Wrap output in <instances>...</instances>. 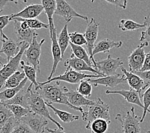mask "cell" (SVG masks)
Here are the masks:
<instances>
[{
  "instance_id": "obj_15",
  "label": "cell",
  "mask_w": 150,
  "mask_h": 133,
  "mask_svg": "<svg viewBox=\"0 0 150 133\" xmlns=\"http://www.w3.org/2000/svg\"><path fill=\"white\" fill-rule=\"evenodd\" d=\"M64 66L67 68H71L74 70L81 72L82 71H88L94 73L95 75H100V76L105 77L103 74L98 71L93 67H90L84 60L78 58L74 54H71L69 59H67L64 62Z\"/></svg>"
},
{
  "instance_id": "obj_47",
  "label": "cell",
  "mask_w": 150,
  "mask_h": 133,
  "mask_svg": "<svg viewBox=\"0 0 150 133\" xmlns=\"http://www.w3.org/2000/svg\"><path fill=\"white\" fill-rule=\"evenodd\" d=\"M45 129L47 132H49L50 133H66L64 132L63 129H59V128L52 129H50L49 127H46Z\"/></svg>"
},
{
  "instance_id": "obj_12",
  "label": "cell",
  "mask_w": 150,
  "mask_h": 133,
  "mask_svg": "<svg viewBox=\"0 0 150 133\" xmlns=\"http://www.w3.org/2000/svg\"><path fill=\"white\" fill-rule=\"evenodd\" d=\"M50 39L52 40V52L53 55V63L52 71H51L50 76L47 77V80H50L53 77L54 74L56 72L58 65L63 60V57L62 56V51H61L60 47L59 45V43H58V35L55 27L52 29H50Z\"/></svg>"
},
{
  "instance_id": "obj_13",
  "label": "cell",
  "mask_w": 150,
  "mask_h": 133,
  "mask_svg": "<svg viewBox=\"0 0 150 133\" xmlns=\"http://www.w3.org/2000/svg\"><path fill=\"white\" fill-rule=\"evenodd\" d=\"M21 120L26 123L35 133H40L45 130L46 126L48 124L46 118L32 111L23 117Z\"/></svg>"
},
{
  "instance_id": "obj_16",
  "label": "cell",
  "mask_w": 150,
  "mask_h": 133,
  "mask_svg": "<svg viewBox=\"0 0 150 133\" xmlns=\"http://www.w3.org/2000/svg\"><path fill=\"white\" fill-rule=\"evenodd\" d=\"M121 70L125 76L127 83L130 87V88L137 91L140 95L141 98H142L143 91L145 90L148 87L146 86L144 81L142 78L135 73H133L130 71H128L123 67H121Z\"/></svg>"
},
{
  "instance_id": "obj_45",
  "label": "cell",
  "mask_w": 150,
  "mask_h": 133,
  "mask_svg": "<svg viewBox=\"0 0 150 133\" xmlns=\"http://www.w3.org/2000/svg\"><path fill=\"white\" fill-rule=\"evenodd\" d=\"M148 70H150V52L146 54L144 65H143L142 69L141 70V72Z\"/></svg>"
},
{
  "instance_id": "obj_35",
  "label": "cell",
  "mask_w": 150,
  "mask_h": 133,
  "mask_svg": "<svg viewBox=\"0 0 150 133\" xmlns=\"http://www.w3.org/2000/svg\"><path fill=\"white\" fill-rule=\"evenodd\" d=\"M12 116H13L12 113L6 106L0 101V130Z\"/></svg>"
},
{
  "instance_id": "obj_40",
  "label": "cell",
  "mask_w": 150,
  "mask_h": 133,
  "mask_svg": "<svg viewBox=\"0 0 150 133\" xmlns=\"http://www.w3.org/2000/svg\"><path fill=\"white\" fill-rule=\"evenodd\" d=\"M19 120H16L15 117L12 116L9 118V120L6 122L4 126L0 130V133H12L13 129L16 127Z\"/></svg>"
},
{
  "instance_id": "obj_42",
  "label": "cell",
  "mask_w": 150,
  "mask_h": 133,
  "mask_svg": "<svg viewBox=\"0 0 150 133\" xmlns=\"http://www.w3.org/2000/svg\"><path fill=\"white\" fill-rule=\"evenodd\" d=\"M12 133H35L27 125L26 123L22 120H19L16 127L13 129Z\"/></svg>"
},
{
  "instance_id": "obj_51",
  "label": "cell",
  "mask_w": 150,
  "mask_h": 133,
  "mask_svg": "<svg viewBox=\"0 0 150 133\" xmlns=\"http://www.w3.org/2000/svg\"><path fill=\"white\" fill-rule=\"evenodd\" d=\"M113 133H118V132H117V131H114V132H113Z\"/></svg>"
},
{
  "instance_id": "obj_52",
  "label": "cell",
  "mask_w": 150,
  "mask_h": 133,
  "mask_svg": "<svg viewBox=\"0 0 150 133\" xmlns=\"http://www.w3.org/2000/svg\"><path fill=\"white\" fill-rule=\"evenodd\" d=\"M91 2L92 3H94V0H91Z\"/></svg>"
},
{
  "instance_id": "obj_30",
  "label": "cell",
  "mask_w": 150,
  "mask_h": 133,
  "mask_svg": "<svg viewBox=\"0 0 150 133\" xmlns=\"http://www.w3.org/2000/svg\"><path fill=\"white\" fill-rule=\"evenodd\" d=\"M26 77V75L24 72L17 71L16 72L13 74L8 78L3 88L4 89H7V88H12L18 87Z\"/></svg>"
},
{
  "instance_id": "obj_14",
  "label": "cell",
  "mask_w": 150,
  "mask_h": 133,
  "mask_svg": "<svg viewBox=\"0 0 150 133\" xmlns=\"http://www.w3.org/2000/svg\"><path fill=\"white\" fill-rule=\"evenodd\" d=\"M88 81L91 84H93L94 87H98V85H103L105 87L115 88L119 84L127 83V80L125 75L119 74L113 75V76L94 78V79L91 78V79H88Z\"/></svg>"
},
{
  "instance_id": "obj_9",
  "label": "cell",
  "mask_w": 150,
  "mask_h": 133,
  "mask_svg": "<svg viewBox=\"0 0 150 133\" xmlns=\"http://www.w3.org/2000/svg\"><path fill=\"white\" fill-rule=\"evenodd\" d=\"M99 27H100V23L97 22L96 19L91 18L90 21L87 23L86 32L83 33L87 40L86 46L87 48V52L89 54L91 59L94 64V69L96 70L97 68V64L96 60L94 59V58L93 56V51L95 46V42H96L98 38Z\"/></svg>"
},
{
  "instance_id": "obj_53",
  "label": "cell",
  "mask_w": 150,
  "mask_h": 133,
  "mask_svg": "<svg viewBox=\"0 0 150 133\" xmlns=\"http://www.w3.org/2000/svg\"><path fill=\"white\" fill-rule=\"evenodd\" d=\"M44 131H45V130H44L43 131H42L41 132H40V133H44Z\"/></svg>"
},
{
  "instance_id": "obj_21",
  "label": "cell",
  "mask_w": 150,
  "mask_h": 133,
  "mask_svg": "<svg viewBox=\"0 0 150 133\" xmlns=\"http://www.w3.org/2000/svg\"><path fill=\"white\" fill-rule=\"evenodd\" d=\"M66 95L69 103L77 108H81L82 106L88 107L95 103V101L89 100L85 97L78 93L77 90H69L67 92Z\"/></svg>"
},
{
  "instance_id": "obj_22",
  "label": "cell",
  "mask_w": 150,
  "mask_h": 133,
  "mask_svg": "<svg viewBox=\"0 0 150 133\" xmlns=\"http://www.w3.org/2000/svg\"><path fill=\"white\" fill-rule=\"evenodd\" d=\"M122 46V42L121 41L115 42V41L112 40L108 39L101 40L96 44H95V46L93 51V56L94 57L96 54L100 53H108L112 49L119 48Z\"/></svg>"
},
{
  "instance_id": "obj_5",
  "label": "cell",
  "mask_w": 150,
  "mask_h": 133,
  "mask_svg": "<svg viewBox=\"0 0 150 133\" xmlns=\"http://www.w3.org/2000/svg\"><path fill=\"white\" fill-rule=\"evenodd\" d=\"M115 118L120 122L124 133H141L140 123H141V117L135 113L134 107H132L127 112L125 117L119 113L116 115Z\"/></svg>"
},
{
  "instance_id": "obj_27",
  "label": "cell",
  "mask_w": 150,
  "mask_h": 133,
  "mask_svg": "<svg viewBox=\"0 0 150 133\" xmlns=\"http://www.w3.org/2000/svg\"><path fill=\"white\" fill-rule=\"evenodd\" d=\"M28 80V78L26 77L18 87L12 88L4 89L3 91H0V101L5 102V101L12 99L17 94H18L19 92L23 89V88H25Z\"/></svg>"
},
{
  "instance_id": "obj_19",
  "label": "cell",
  "mask_w": 150,
  "mask_h": 133,
  "mask_svg": "<svg viewBox=\"0 0 150 133\" xmlns=\"http://www.w3.org/2000/svg\"><path fill=\"white\" fill-rule=\"evenodd\" d=\"M106 94H119L121 95L127 101L128 103L135 104L141 108L144 109V105L141 101V97L137 91L133 90L132 88L127 90H106L105 91Z\"/></svg>"
},
{
  "instance_id": "obj_34",
  "label": "cell",
  "mask_w": 150,
  "mask_h": 133,
  "mask_svg": "<svg viewBox=\"0 0 150 133\" xmlns=\"http://www.w3.org/2000/svg\"><path fill=\"white\" fill-rule=\"evenodd\" d=\"M92 90H93V86L88 81V79L81 81L77 88V91L78 93L87 99L91 96Z\"/></svg>"
},
{
  "instance_id": "obj_28",
  "label": "cell",
  "mask_w": 150,
  "mask_h": 133,
  "mask_svg": "<svg viewBox=\"0 0 150 133\" xmlns=\"http://www.w3.org/2000/svg\"><path fill=\"white\" fill-rule=\"evenodd\" d=\"M57 40L61 51H62V56L64 58L67 47L70 45V39L69 33H68L67 23L63 27L59 35L57 36Z\"/></svg>"
},
{
  "instance_id": "obj_17",
  "label": "cell",
  "mask_w": 150,
  "mask_h": 133,
  "mask_svg": "<svg viewBox=\"0 0 150 133\" xmlns=\"http://www.w3.org/2000/svg\"><path fill=\"white\" fill-rule=\"evenodd\" d=\"M2 41V47L0 53L5 54L6 60L9 61L13 57L18 55L21 51L23 42H19L11 38L1 39Z\"/></svg>"
},
{
  "instance_id": "obj_11",
  "label": "cell",
  "mask_w": 150,
  "mask_h": 133,
  "mask_svg": "<svg viewBox=\"0 0 150 133\" xmlns=\"http://www.w3.org/2000/svg\"><path fill=\"white\" fill-rule=\"evenodd\" d=\"M57 8L54 14L60 15L64 19L66 23H69L74 18L83 19L88 23V19L87 16L82 15L78 13L66 0H56Z\"/></svg>"
},
{
  "instance_id": "obj_20",
  "label": "cell",
  "mask_w": 150,
  "mask_h": 133,
  "mask_svg": "<svg viewBox=\"0 0 150 133\" xmlns=\"http://www.w3.org/2000/svg\"><path fill=\"white\" fill-rule=\"evenodd\" d=\"M14 25L15 33L18 38L19 42H26L29 44L32 43L33 37L37 35L35 30L29 28L28 30H23L20 26V22L16 19H12Z\"/></svg>"
},
{
  "instance_id": "obj_3",
  "label": "cell",
  "mask_w": 150,
  "mask_h": 133,
  "mask_svg": "<svg viewBox=\"0 0 150 133\" xmlns=\"http://www.w3.org/2000/svg\"><path fill=\"white\" fill-rule=\"evenodd\" d=\"M109 106L105 103L100 98L95 101L94 104L88 107V110L82 113V120L87 123L93 122L98 118H102L108 122L110 121L109 113Z\"/></svg>"
},
{
  "instance_id": "obj_44",
  "label": "cell",
  "mask_w": 150,
  "mask_h": 133,
  "mask_svg": "<svg viewBox=\"0 0 150 133\" xmlns=\"http://www.w3.org/2000/svg\"><path fill=\"white\" fill-rule=\"evenodd\" d=\"M139 76L141 77L142 79L144 81L146 86L148 88L150 86V70L148 71H144V72H135Z\"/></svg>"
},
{
  "instance_id": "obj_23",
  "label": "cell",
  "mask_w": 150,
  "mask_h": 133,
  "mask_svg": "<svg viewBox=\"0 0 150 133\" xmlns=\"http://www.w3.org/2000/svg\"><path fill=\"white\" fill-rule=\"evenodd\" d=\"M111 122H108L102 118H98L93 122L87 123L86 128L90 130L92 133H105L108 128V125Z\"/></svg>"
},
{
  "instance_id": "obj_1",
  "label": "cell",
  "mask_w": 150,
  "mask_h": 133,
  "mask_svg": "<svg viewBox=\"0 0 150 133\" xmlns=\"http://www.w3.org/2000/svg\"><path fill=\"white\" fill-rule=\"evenodd\" d=\"M35 90L47 102L64 104L74 110L79 111L81 113H84L82 108L75 107L69 103L66 95L69 90L66 87L62 86L59 81L45 84L39 83V86L35 87Z\"/></svg>"
},
{
  "instance_id": "obj_41",
  "label": "cell",
  "mask_w": 150,
  "mask_h": 133,
  "mask_svg": "<svg viewBox=\"0 0 150 133\" xmlns=\"http://www.w3.org/2000/svg\"><path fill=\"white\" fill-rule=\"evenodd\" d=\"M11 16L12 14L0 16V38H1V39L8 38L3 32V29L8 25V23L11 21Z\"/></svg>"
},
{
  "instance_id": "obj_46",
  "label": "cell",
  "mask_w": 150,
  "mask_h": 133,
  "mask_svg": "<svg viewBox=\"0 0 150 133\" xmlns=\"http://www.w3.org/2000/svg\"><path fill=\"white\" fill-rule=\"evenodd\" d=\"M11 1H12V0H0V14L3 11L5 6Z\"/></svg>"
},
{
  "instance_id": "obj_37",
  "label": "cell",
  "mask_w": 150,
  "mask_h": 133,
  "mask_svg": "<svg viewBox=\"0 0 150 133\" xmlns=\"http://www.w3.org/2000/svg\"><path fill=\"white\" fill-rule=\"evenodd\" d=\"M142 99H143V105H144V109H143V113L141 117V123L144 122V118L147 114V112L150 113V110L149 108L150 106V86L148 88L142 95Z\"/></svg>"
},
{
  "instance_id": "obj_32",
  "label": "cell",
  "mask_w": 150,
  "mask_h": 133,
  "mask_svg": "<svg viewBox=\"0 0 150 133\" xmlns=\"http://www.w3.org/2000/svg\"><path fill=\"white\" fill-rule=\"evenodd\" d=\"M21 67L25 72L26 77L28 80L30 81L31 83L35 85V87H37L39 85V83L37 81V70L31 65L26 63L25 61L21 60Z\"/></svg>"
},
{
  "instance_id": "obj_6",
  "label": "cell",
  "mask_w": 150,
  "mask_h": 133,
  "mask_svg": "<svg viewBox=\"0 0 150 133\" xmlns=\"http://www.w3.org/2000/svg\"><path fill=\"white\" fill-rule=\"evenodd\" d=\"M38 34L33 37L32 43L24 53L25 55L26 63L32 65L37 72H40V57L41 55V47L42 44L45 42V39L40 40V42H37Z\"/></svg>"
},
{
  "instance_id": "obj_48",
  "label": "cell",
  "mask_w": 150,
  "mask_h": 133,
  "mask_svg": "<svg viewBox=\"0 0 150 133\" xmlns=\"http://www.w3.org/2000/svg\"><path fill=\"white\" fill-rule=\"evenodd\" d=\"M6 62H8L6 58H3L1 55H0V63H2L3 65H5L6 63H7Z\"/></svg>"
},
{
  "instance_id": "obj_39",
  "label": "cell",
  "mask_w": 150,
  "mask_h": 133,
  "mask_svg": "<svg viewBox=\"0 0 150 133\" xmlns=\"http://www.w3.org/2000/svg\"><path fill=\"white\" fill-rule=\"evenodd\" d=\"M25 20L28 23L30 28L31 29L36 30L41 28H49V24L44 23L37 19H30Z\"/></svg>"
},
{
  "instance_id": "obj_24",
  "label": "cell",
  "mask_w": 150,
  "mask_h": 133,
  "mask_svg": "<svg viewBox=\"0 0 150 133\" xmlns=\"http://www.w3.org/2000/svg\"><path fill=\"white\" fill-rule=\"evenodd\" d=\"M41 2L44 11L45 12L48 19L49 29H52L55 27L53 21V15L57 8L56 0H41Z\"/></svg>"
},
{
  "instance_id": "obj_7",
  "label": "cell",
  "mask_w": 150,
  "mask_h": 133,
  "mask_svg": "<svg viewBox=\"0 0 150 133\" xmlns=\"http://www.w3.org/2000/svg\"><path fill=\"white\" fill-rule=\"evenodd\" d=\"M103 77L100 76V75H95V74H87L82 72H79L74 70L71 68H67L66 71L63 74L59 75L58 76L53 77L52 79L50 80H47V81L43 82L41 83L42 84L45 83H52L54 81H65L67 83H69L71 84H77L80 83V82L86 79H91V78H98Z\"/></svg>"
},
{
  "instance_id": "obj_8",
  "label": "cell",
  "mask_w": 150,
  "mask_h": 133,
  "mask_svg": "<svg viewBox=\"0 0 150 133\" xmlns=\"http://www.w3.org/2000/svg\"><path fill=\"white\" fill-rule=\"evenodd\" d=\"M149 46L148 42H143L132 51L128 58L129 70L133 73L141 71L144 65L146 54L145 47Z\"/></svg>"
},
{
  "instance_id": "obj_26",
  "label": "cell",
  "mask_w": 150,
  "mask_h": 133,
  "mask_svg": "<svg viewBox=\"0 0 150 133\" xmlns=\"http://www.w3.org/2000/svg\"><path fill=\"white\" fill-rule=\"evenodd\" d=\"M28 90L27 88L25 90V88L20 91L18 94H17L12 99L6 101L5 102H2L5 105H11V104H16L20 105L26 108H28Z\"/></svg>"
},
{
  "instance_id": "obj_31",
  "label": "cell",
  "mask_w": 150,
  "mask_h": 133,
  "mask_svg": "<svg viewBox=\"0 0 150 133\" xmlns=\"http://www.w3.org/2000/svg\"><path fill=\"white\" fill-rule=\"evenodd\" d=\"M145 24H139L130 19H121L118 23L119 29L122 32H129L145 28Z\"/></svg>"
},
{
  "instance_id": "obj_10",
  "label": "cell",
  "mask_w": 150,
  "mask_h": 133,
  "mask_svg": "<svg viewBox=\"0 0 150 133\" xmlns=\"http://www.w3.org/2000/svg\"><path fill=\"white\" fill-rule=\"evenodd\" d=\"M96 70L103 74L105 76H113L117 74V70L123 65V61L120 58H113L110 54L108 55L106 59L96 61Z\"/></svg>"
},
{
  "instance_id": "obj_29",
  "label": "cell",
  "mask_w": 150,
  "mask_h": 133,
  "mask_svg": "<svg viewBox=\"0 0 150 133\" xmlns=\"http://www.w3.org/2000/svg\"><path fill=\"white\" fill-rule=\"evenodd\" d=\"M70 46L73 51V54H74L78 58L84 60L88 65L91 67H93L94 69V64L91 59L89 54H88V52H87V51L84 49L83 46L74 45L72 43H70Z\"/></svg>"
},
{
  "instance_id": "obj_36",
  "label": "cell",
  "mask_w": 150,
  "mask_h": 133,
  "mask_svg": "<svg viewBox=\"0 0 150 133\" xmlns=\"http://www.w3.org/2000/svg\"><path fill=\"white\" fill-rule=\"evenodd\" d=\"M70 43H72L74 45L82 46L84 45L87 46V40L83 33L78 32H74L69 33Z\"/></svg>"
},
{
  "instance_id": "obj_54",
  "label": "cell",
  "mask_w": 150,
  "mask_h": 133,
  "mask_svg": "<svg viewBox=\"0 0 150 133\" xmlns=\"http://www.w3.org/2000/svg\"><path fill=\"white\" fill-rule=\"evenodd\" d=\"M146 133H150V131H147V132H146Z\"/></svg>"
},
{
  "instance_id": "obj_18",
  "label": "cell",
  "mask_w": 150,
  "mask_h": 133,
  "mask_svg": "<svg viewBox=\"0 0 150 133\" xmlns=\"http://www.w3.org/2000/svg\"><path fill=\"white\" fill-rule=\"evenodd\" d=\"M44 11L42 4H31L16 13H13L11 19L19 18L25 19H36Z\"/></svg>"
},
{
  "instance_id": "obj_2",
  "label": "cell",
  "mask_w": 150,
  "mask_h": 133,
  "mask_svg": "<svg viewBox=\"0 0 150 133\" xmlns=\"http://www.w3.org/2000/svg\"><path fill=\"white\" fill-rule=\"evenodd\" d=\"M33 84L31 83L30 84V86L27 88V90H28V101H27L28 108L30 111L41 115L46 118H48L49 120H50L53 124L57 126L58 128L64 130V127L61 125V124L53 118L52 116L50 115L48 108H47L46 104V101L44 100V99L35 90L33 91Z\"/></svg>"
},
{
  "instance_id": "obj_49",
  "label": "cell",
  "mask_w": 150,
  "mask_h": 133,
  "mask_svg": "<svg viewBox=\"0 0 150 133\" xmlns=\"http://www.w3.org/2000/svg\"><path fill=\"white\" fill-rule=\"evenodd\" d=\"M19 1V0H12V2H14L15 3H18V1ZM24 3H27V0H21Z\"/></svg>"
},
{
  "instance_id": "obj_38",
  "label": "cell",
  "mask_w": 150,
  "mask_h": 133,
  "mask_svg": "<svg viewBox=\"0 0 150 133\" xmlns=\"http://www.w3.org/2000/svg\"><path fill=\"white\" fill-rule=\"evenodd\" d=\"M146 26L145 30L141 32L140 41L144 42H150V16H146L144 18V22Z\"/></svg>"
},
{
  "instance_id": "obj_43",
  "label": "cell",
  "mask_w": 150,
  "mask_h": 133,
  "mask_svg": "<svg viewBox=\"0 0 150 133\" xmlns=\"http://www.w3.org/2000/svg\"><path fill=\"white\" fill-rule=\"evenodd\" d=\"M104 1L108 2L112 5L126 9L128 0H104Z\"/></svg>"
},
{
  "instance_id": "obj_25",
  "label": "cell",
  "mask_w": 150,
  "mask_h": 133,
  "mask_svg": "<svg viewBox=\"0 0 150 133\" xmlns=\"http://www.w3.org/2000/svg\"><path fill=\"white\" fill-rule=\"evenodd\" d=\"M46 104L47 107L53 110L54 115H57L60 118V120L64 123L69 124V123L79 120L80 117L78 115H75L72 113H70L69 112L59 110L57 108L54 107L52 104L49 103V102H46Z\"/></svg>"
},
{
  "instance_id": "obj_50",
  "label": "cell",
  "mask_w": 150,
  "mask_h": 133,
  "mask_svg": "<svg viewBox=\"0 0 150 133\" xmlns=\"http://www.w3.org/2000/svg\"><path fill=\"white\" fill-rule=\"evenodd\" d=\"M3 65H3L2 63H0V69H1V68L3 67Z\"/></svg>"
},
{
  "instance_id": "obj_33",
  "label": "cell",
  "mask_w": 150,
  "mask_h": 133,
  "mask_svg": "<svg viewBox=\"0 0 150 133\" xmlns=\"http://www.w3.org/2000/svg\"><path fill=\"white\" fill-rule=\"evenodd\" d=\"M10 111H11L15 117L16 120H20L21 119L28 115L30 112V110L28 108H26L25 107L22 106L20 105H16V104H11V105H6Z\"/></svg>"
},
{
  "instance_id": "obj_4",
  "label": "cell",
  "mask_w": 150,
  "mask_h": 133,
  "mask_svg": "<svg viewBox=\"0 0 150 133\" xmlns=\"http://www.w3.org/2000/svg\"><path fill=\"white\" fill-rule=\"evenodd\" d=\"M29 46V44L23 42L21 51H20L18 55H16L9 61H8L7 63L4 65L1 69H0V89H1L4 86L5 82L8 78L12 76L13 74L16 72L17 71H18V70L19 67V65L21 63L23 55Z\"/></svg>"
}]
</instances>
